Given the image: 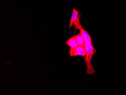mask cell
<instances>
[{"mask_svg":"<svg viewBox=\"0 0 126 95\" xmlns=\"http://www.w3.org/2000/svg\"><path fill=\"white\" fill-rule=\"evenodd\" d=\"M85 46L86 54L83 59L87 65V74L88 75H93L95 74V71L91 64V61L94 54L96 53V50L91 42H85Z\"/></svg>","mask_w":126,"mask_h":95,"instance_id":"cell-1","label":"cell"},{"mask_svg":"<svg viewBox=\"0 0 126 95\" xmlns=\"http://www.w3.org/2000/svg\"><path fill=\"white\" fill-rule=\"evenodd\" d=\"M81 13H80L77 19L74 21V25L75 27V31L76 30H79L80 32V34L82 35L85 41H90L92 42V40L91 37L90 35H89V33L87 31L85 30L82 26L81 25V23L80 22V16Z\"/></svg>","mask_w":126,"mask_h":95,"instance_id":"cell-2","label":"cell"},{"mask_svg":"<svg viewBox=\"0 0 126 95\" xmlns=\"http://www.w3.org/2000/svg\"><path fill=\"white\" fill-rule=\"evenodd\" d=\"M69 54L70 55V57L77 56L85 57L86 54L85 46H79L76 48H70Z\"/></svg>","mask_w":126,"mask_h":95,"instance_id":"cell-3","label":"cell"},{"mask_svg":"<svg viewBox=\"0 0 126 95\" xmlns=\"http://www.w3.org/2000/svg\"><path fill=\"white\" fill-rule=\"evenodd\" d=\"M79 13H80V12L77 10L75 8H74L73 10L72 15H71V18L70 24H69V25L68 27V28L70 29V28H72L74 25V21H75L78 18L79 15Z\"/></svg>","mask_w":126,"mask_h":95,"instance_id":"cell-4","label":"cell"},{"mask_svg":"<svg viewBox=\"0 0 126 95\" xmlns=\"http://www.w3.org/2000/svg\"><path fill=\"white\" fill-rule=\"evenodd\" d=\"M65 44L67 45L70 48H75L79 46L74 37H71L66 42Z\"/></svg>","mask_w":126,"mask_h":95,"instance_id":"cell-5","label":"cell"},{"mask_svg":"<svg viewBox=\"0 0 126 95\" xmlns=\"http://www.w3.org/2000/svg\"><path fill=\"white\" fill-rule=\"evenodd\" d=\"M74 37L76 41L78 43L79 46H85V41L84 40L82 36L80 34V33H79V34L74 36Z\"/></svg>","mask_w":126,"mask_h":95,"instance_id":"cell-6","label":"cell"}]
</instances>
